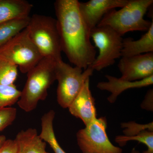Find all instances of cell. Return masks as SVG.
I'll use <instances>...</instances> for the list:
<instances>
[{"label": "cell", "instance_id": "17", "mask_svg": "<svg viewBox=\"0 0 153 153\" xmlns=\"http://www.w3.org/2000/svg\"><path fill=\"white\" fill-rule=\"evenodd\" d=\"M30 16L10 20L0 24V47L11 41L26 29Z\"/></svg>", "mask_w": 153, "mask_h": 153}, {"label": "cell", "instance_id": "18", "mask_svg": "<svg viewBox=\"0 0 153 153\" xmlns=\"http://www.w3.org/2000/svg\"><path fill=\"white\" fill-rule=\"evenodd\" d=\"M137 141L144 144L147 147L146 150L142 153H153V131L146 130L141 132L133 137H126L123 135H118L116 137L115 141L121 147L126 145L130 141Z\"/></svg>", "mask_w": 153, "mask_h": 153}, {"label": "cell", "instance_id": "15", "mask_svg": "<svg viewBox=\"0 0 153 153\" xmlns=\"http://www.w3.org/2000/svg\"><path fill=\"white\" fill-rule=\"evenodd\" d=\"M153 52V22L146 33L138 40L123 39L122 57H131Z\"/></svg>", "mask_w": 153, "mask_h": 153}, {"label": "cell", "instance_id": "22", "mask_svg": "<svg viewBox=\"0 0 153 153\" xmlns=\"http://www.w3.org/2000/svg\"><path fill=\"white\" fill-rule=\"evenodd\" d=\"M17 114L16 108L12 107L0 109V132L13 124Z\"/></svg>", "mask_w": 153, "mask_h": 153}, {"label": "cell", "instance_id": "20", "mask_svg": "<svg viewBox=\"0 0 153 153\" xmlns=\"http://www.w3.org/2000/svg\"><path fill=\"white\" fill-rule=\"evenodd\" d=\"M18 68L5 60L0 59V84L13 85L18 76Z\"/></svg>", "mask_w": 153, "mask_h": 153}, {"label": "cell", "instance_id": "24", "mask_svg": "<svg viewBox=\"0 0 153 153\" xmlns=\"http://www.w3.org/2000/svg\"><path fill=\"white\" fill-rule=\"evenodd\" d=\"M17 153V145L15 140H6L0 148V153Z\"/></svg>", "mask_w": 153, "mask_h": 153}, {"label": "cell", "instance_id": "21", "mask_svg": "<svg viewBox=\"0 0 153 153\" xmlns=\"http://www.w3.org/2000/svg\"><path fill=\"white\" fill-rule=\"evenodd\" d=\"M120 126L123 129V135L126 137L134 136L146 130L153 131V122L145 124H141L134 121H130L122 123Z\"/></svg>", "mask_w": 153, "mask_h": 153}, {"label": "cell", "instance_id": "7", "mask_svg": "<svg viewBox=\"0 0 153 153\" xmlns=\"http://www.w3.org/2000/svg\"><path fill=\"white\" fill-rule=\"evenodd\" d=\"M90 35L99 50L98 56L89 66L94 71L111 66L122 57L123 39L114 30L107 26H97L91 30Z\"/></svg>", "mask_w": 153, "mask_h": 153}, {"label": "cell", "instance_id": "4", "mask_svg": "<svg viewBox=\"0 0 153 153\" xmlns=\"http://www.w3.org/2000/svg\"><path fill=\"white\" fill-rule=\"evenodd\" d=\"M26 29L31 41L43 58L56 62L62 60L61 41L56 19L34 14L30 16Z\"/></svg>", "mask_w": 153, "mask_h": 153}, {"label": "cell", "instance_id": "10", "mask_svg": "<svg viewBox=\"0 0 153 153\" xmlns=\"http://www.w3.org/2000/svg\"><path fill=\"white\" fill-rule=\"evenodd\" d=\"M128 0H90L79 2V9L88 28L91 30L98 25L108 12L117 8L123 7Z\"/></svg>", "mask_w": 153, "mask_h": 153}, {"label": "cell", "instance_id": "11", "mask_svg": "<svg viewBox=\"0 0 153 153\" xmlns=\"http://www.w3.org/2000/svg\"><path fill=\"white\" fill-rule=\"evenodd\" d=\"M94 101L90 89V78H88L68 108L70 113L81 120L85 126L97 118Z\"/></svg>", "mask_w": 153, "mask_h": 153}, {"label": "cell", "instance_id": "25", "mask_svg": "<svg viewBox=\"0 0 153 153\" xmlns=\"http://www.w3.org/2000/svg\"><path fill=\"white\" fill-rule=\"evenodd\" d=\"M7 140L6 137L4 135H0V148L2 146L3 143L6 140Z\"/></svg>", "mask_w": 153, "mask_h": 153}, {"label": "cell", "instance_id": "19", "mask_svg": "<svg viewBox=\"0 0 153 153\" xmlns=\"http://www.w3.org/2000/svg\"><path fill=\"white\" fill-rule=\"evenodd\" d=\"M21 93V91L18 89L15 84H0V109L11 107L17 103Z\"/></svg>", "mask_w": 153, "mask_h": 153}, {"label": "cell", "instance_id": "8", "mask_svg": "<svg viewBox=\"0 0 153 153\" xmlns=\"http://www.w3.org/2000/svg\"><path fill=\"white\" fill-rule=\"evenodd\" d=\"M105 117L95 119L76 134L77 144L82 153H123L121 148L115 146L106 133Z\"/></svg>", "mask_w": 153, "mask_h": 153}, {"label": "cell", "instance_id": "6", "mask_svg": "<svg viewBox=\"0 0 153 153\" xmlns=\"http://www.w3.org/2000/svg\"><path fill=\"white\" fill-rule=\"evenodd\" d=\"M43 58L26 28L0 47V59L17 66L23 74H27Z\"/></svg>", "mask_w": 153, "mask_h": 153}, {"label": "cell", "instance_id": "13", "mask_svg": "<svg viewBox=\"0 0 153 153\" xmlns=\"http://www.w3.org/2000/svg\"><path fill=\"white\" fill-rule=\"evenodd\" d=\"M14 140L17 145V153H49L46 151L47 143L41 138L36 128L20 131Z\"/></svg>", "mask_w": 153, "mask_h": 153}, {"label": "cell", "instance_id": "5", "mask_svg": "<svg viewBox=\"0 0 153 153\" xmlns=\"http://www.w3.org/2000/svg\"><path fill=\"white\" fill-rule=\"evenodd\" d=\"M94 71L90 67L85 70L73 67L63 60L55 62L56 80L58 82L57 102L62 108H68Z\"/></svg>", "mask_w": 153, "mask_h": 153}, {"label": "cell", "instance_id": "1", "mask_svg": "<svg viewBox=\"0 0 153 153\" xmlns=\"http://www.w3.org/2000/svg\"><path fill=\"white\" fill-rule=\"evenodd\" d=\"M77 0L54 3L62 52L69 62L83 70L95 60L97 51L91 41L90 30L82 19Z\"/></svg>", "mask_w": 153, "mask_h": 153}, {"label": "cell", "instance_id": "12", "mask_svg": "<svg viewBox=\"0 0 153 153\" xmlns=\"http://www.w3.org/2000/svg\"><path fill=\"white\" fill-rule=\"evenodd\" d=\"M105 77L108 81L98 82L97 87L100 90L106 91L111 93L107 98L111 103L115 102L118 97L128 89L146 87L153 84V75L135 81H127L108 74L105 75Z\"/></svg>", "mask_w": 153, "mask_h": 153}, {"label": "cell", "instance_id": "3", "mask_svg": "<svg viewBox=\"0 0 153 153\" xmlns=\"http://www.w3.org/2000/svg\"><path fill=\"white\" fill-rule=\"evenodd\" d=\"M153 4V0H128L120 10L108 12L97 26H107L122 36L133 31L147 32L153 19L151 22L144 17Z\"/></svg>", "mask_w": 153, "mask_h": 153}, {"label": "cell", "instance_id": "26", "mask_svg": "<svg viewBox=\"0 0 153 153\" xmlns=\"http://www.w3.org/2000/svg\"><path fill=\"white\" fill-rule=\"evenodd\" d=\"M131 153H141L139 151L137 150L135 148H133L131 150Z\"/></svg>", "mask_w": 153, "mask_h": 153}, {"label": "cell", "instance_id": "2", "mask_svg": "<svg viewBox=\"0 0 153 153\" xmlns=\"http://www.w3.org/2000/svg\"><path fill=\"white\" fill-rule=\"evenodd\" d=\"M55 62L43 58L27 73V81L17 103L25 112L33 111L39 102L47 98L48 89L56 80Z\"/></svg>", "mask_w": 153, "mask_h": 153}, {"label": "cell", "instance_id": "14", "mask_svg": "<svg viewBox=\"0 0 153 153\" xmlns=\"http://www.w3.org/2000/svg\"><path fill=\"white\" fill-rule=\"evenodd\" d=\"M33 7L25 0H0V24L30 16Z\"/></svg>", "mask_w": 153, "mask_h": 153}, {"label": "cell", "instance_id": "23", "mask_svg": "<svg viewBox=\"0 0 153 153\" xmlns=\"http://www.w3.org/2000/svg\"><path fill=\"white\" fill-rule=\"evenodd\" d=\"M140 107L143 109L147 111H153V90L150 89L145 95L144 99L140 104Z\"/></svg>", "mask_w": 153, "mask_h": 153}, {"label": "cell", "instance_id": "16", "mask_svg": "<svg viewBox=\"0 0 153 153\" xmlns=\"http://www.w3.org/2000/svg\"><path fill=\"white\" fill-rule=\"evenodd\" d=\"M55 113L51 110L44 114L41 118V131L40 137L50 146L55 153H66L60 146L57 141L55 131L53 123Z\"/></svg>", "mask_w": 153, "mask_h": 153}, {"label": "cell", "instance_id": "9", "mask_svg": "<svg viewBox=\"0 0 153 153\" xmlns=\"http://www.w3.org/2000/svg\"><path fill=\"white\" fill-rule=\"evenodd\" d=\"M124 80L135 81L153 75V52L122 57L118 64Z\"/></svg>", "mask_w": 153, "mask_h": 153}]
</instances>
